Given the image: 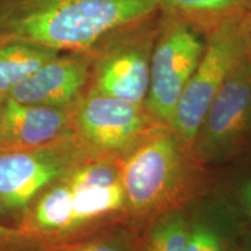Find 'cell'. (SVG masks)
Here are the masks:
<instances>
[{"instance_id":"cell-21","label":"cell","mask_w":251,"mask_h":251,"mask_svg":"<svg viewBox=\"0 0 251 251\" xmlns=\"http://www.w3.org/2000/svg\"><path fill=\"white\" fill-rule=\"evenodd\" d=\"M235 251H251V229L243 227L237 238Z\"/></svg>"},{"instance_id":"cell-8","label":"cell","mask_w":251,"mask_h":251,"mask_svg":"<svg viewBox=\"0 0 251 251\" xmlns=\"http://www.w3.org/2000/svg\"><path fill=\"white\" fill-rule=\"evenodd\" d=\"M161 126L147 108L89 89L74 113V131L80 143L98 156L122 158Z\"/></svg>"},{"instance_id":"cell-4","label":"cell","mask_w":251,"mask_h":251,"mask_svg":"<svg viewBox=\"0 0 251 251\" xmlns=\"http://www.w3.org/2000/svg\"><path fill=\"white\" fill-rule=\"evenodd\" d=\"M244 13L226 19L205 33V50L176 108L171 128L191 150L207 109L229 75L246 57Z\"/></svg>"},{"instance_id":"cell-12","label":"cell","mask_w":251,"mask_h":251,"mask_svg":"<svg viewBox=\"0 0 251 251\" xmlns=\"http://www.w3.org/2000/svg\"><path fill=\"white\" fill-rule=\"evenodd\" d=\"M59 54V50L28 41L0 42V96L7 97L15 86Z\"/></svg>"},{"instance_id":"cell-6","label":"cell","mask_w":251,"mask_h":251,"mask_svg":"<svg viewBox=\"0 0 251 251\" xmlns=\"http://www.w3.org/2000/svg\"><path fill=\"white\" fill-rule=\"evenodd\" d=\"M94 155L75 134L36 148H0V211H24Z\"/></svg>"},{"instance_id":"cell-22","label":"cell","mask_w":251,"mask_h":251,"mask_svg":"<svg viewBox=\"0 0 251 251\" xmlns=\"http://www.w3.org/2000/svg\"><path fill=\"white\" fill-rule=\"evenodd\" d=\"M6 98V97H1L0 96V107H1V105H2V101H4V99Z\"/></svg>"},{"instance_id":"cell-15","label":"cell","mask_w":251,"mask_h":251,"mask_svg":"<svg viewBox=\"0 0 251 251\" xmlns=\"http://www.w3.org/2000/svg\"><path fill=\"white\" fill-rule=\"evenodd\" d=\"M72 188V187H71ZM74 190V230L115 214H126L122 181Z\"/></svg>"},{"instance_id":"cell-13","label":"cell","mask_w":251,"mask_h":251,"mask_svg":"<svg viewBox=\"0 0 251 251\" xmlns=\"http://www.w3.org/2000/svg\"><path fill=\"white\" fill-rule=\"evenodd\" d=\"M28 228L41 235H59L74 230V190L64 178L41 194Z\"/></svg>"},{"instance_id":"cell-19","label":"cell","mask_w":251,"mask_h":251,"mask_svg":"<svg viewBox=\"0 0 251 251\" xmlns=\"http://www.w3.org/2000/svg\"><path fill=\"white\" fill-rule=\"evenodd\" d=\"M21 234L0 224V249H6L20 240Z\"/></svg>"},{"instance_id":"cell-11","label":"cell","mask_w":251,"mask_h":251,"mask_svg":"<svg viewBox=\"0 0 251 251\" xmlns=\"http://www.w3.org/2000/svg\"><path fill=\"white\" fill-rule=\"evenodd\" d=\"M243 227L234 209L214 190L191 205L185 251H235Z\"/></svg>"},{"instance_id":"cell-3","label":"cell","mask_w":251,"mask_h":251,"mask_svg":"<svg viewBox=\"0 0 251 251\" xmlns=\"http://www.w3.org/2000/svg\"><path fill=\"white\" fill-rule=\"evenodd\" d=\"M251 151V61L244 57L215 96L194 137L198 162L219 170Z\"/></svg>"},{"instance_id":"cell-20","label":"cell","mask_w":251,"mask_h":251,"mask_svg":"<svg viewBox=\"0 0 251 251\" xmlns=\"http://www.w3.org/2000/svg\"><path fill=\"white\" fill-rule=\"evenodd\" d=\"M244 50L246 57L251 61V7L244 13Z\"/></svg>"},{"instance_id":"cell-16","label":"cell","mask_w":251,"mask_h":251,"mask_svg":"<svg viewBox=\"0 0 251 251\" xmlns=\"http://www.w3.org/2000/svg\"><path fill=\"white\" fill-rule=\"evenodd\" d=\"M190 224L191 206L155 216L141 235L139 251H185Z\"/></svg>"},{"instance_id":"cell-10","label":"cell","mask_w":251,"mask_h":251,"mask_svg":"<svg viewBox=\"0 0 251 251\" xmlns=\"http://www.w3.org/2000/svg\"><path fill=\"white\" fill-rule=\"evenodd\" d=\"M75 108L28 105L6 97L0 107V148H36L70 136Z\"/></svg>"},{"instance_id":"cell-5","label":"cell","mask_w":251,"mask_h":251,"mask_svg":"<svg viewBox=\"0 0 251 251\" xmlns=\"http://www.w3.org/2000/svg\"><path fill=\"white\" fill-rule=\"evenodd\" d=\"M159 15L158 11L121 28L93 49L90 87L127 101L146 103Z\"/></svg>"},{"instance_id":"cell-7","label":"cell","mask_w":251,"mask_h":251,"mask_svg":"<svg viewBox=\"0 0 251 251\" xmlns=\"http://www.w3.org/2000/svg\"><path fill=\"white\" fill-rule=\"evenodd\" d=\"M205 34L162 13L153 47L146 106L159 122L172 125L178 102L205 50Z\"/></svg>"},{"instance_id":"cell-18","label":"cell","mask_w":251,"mask_h":251,"mask_svg":"<svg viewBox=\"0 0 251 251\" xmlns=\"http://www.w3.org/2000/svg\"><path fill=\"white\" fill-rule=\"evenodd\" d=\"M140 240L141 235L122 228L51 251H139Z\"/></svg>"},{"instance_id":"cell-1","label":"cell","mask_w":251,"mask_h":251,"mask_svg":"<svg viewBox=\"0 0 251 251\" xmlns=\"http://www.w3.org/2000/svg\"><path fill=\"white\" fill-rule=\"evenodd\" d=\"M158 11L156 0H0V42L93 50L111 34Z\"/></svg>"},{"instance_id":"cell-14","label":"cell","mask_w":251,"mask_h":251,"mask_svg":"<svg viewBox=\"0 0 251 251\" xmlns=\"http://www.w3.org/2000/svg\"><path fill=\"white\" fill-rule=\"evenodd\" d=\"M159 12L186 21L205 34L226 19L243 13L251 0H156Z\"/></svg>"},{"instance_id":"cell-2","label":"cell","mask_w":251,"mask_h":251,"mask_svg":"<svg viewBox=\"0 0 251 251\" xmlns=\"http://www.w3.org/2000/svg\"><path fill=\"white\" fill-rule=\"evenodd\" d=\"M126 214L148 224L215 190L214 171L194 158L170 126H161L121 158Z\"/></svg>"},{"instance_id":"cell-9","label":"cell","mask_w":251,"mask_h":251,"mask_svg":"<svg viewBox=\"0 0 251 251\" xmlns=\"http://www.w3.org/2000/svg\"><path fill=\"white\" fill-rule=\"evenodd\" d=\"M94 50L69 51L46 63L7 94L28 105L75 108L89 89Z\"/></svg>"},{"instance_id":"cell-17","label":"cell","mask_w":251,"mask_h":251,"mask_svg":"<svg viewBox=\"0 0 251 251\" xmlns=\"http://www.w3.org/2000/svg\"><path fill=\"white\" fill-rule=\"evenodd\" d=\"M226 175L214 171L215 191L225 198L244 227L251 229V151L225 166Z\"/></svg>"}]
</instances>
